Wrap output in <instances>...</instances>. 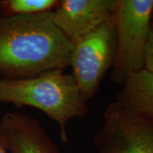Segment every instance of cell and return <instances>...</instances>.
Listing matches in <instances>:
<instances>
[{
  "mask_svg": "<svg viewBox=\"0 0 153 153\" xmlns=\"http://www.w3.org/2000/svg\"><path fill=\"white\" fill-rule=\"evenodd\" d=\"M59 0H0V16H32L52 12Z\"/></svg>",
  "mask_w": 153,
  "mask_h": 153,
  "instance_id": "obj_9",
  "label": "cell"
},
{
  "mask_svg": "<svg viewBox=\"0 0 153 153\" xmlns=\"http://www.w3.org/2000/svg\"><path fill=\"white\" fill-rule=\"evenodd\" d=\"M72 43L55 25L52 12L0 16V76L18 79L69 66Z\"/></svg>",
  "mask_w": 153,
  "mask_h": 153,
  "instance_id": "obj_1",
  "label": "cell"
},
{
  "mask_svg": "<svg viewBox=\"0 0 153 153\" xmlns=\"http://www.w3.org/2000/svg\"><path fill=\"white\" fill-rule=\"evenodd\" d=\"M94 145L98 153H153V125L132 117L112 101L103 112Z\"/></svg>",
  "mask_w": 153,
  "mask_h": 153,
  "instance_id": "obj_5",
  "label": "cell"
},
{
  "mask_svg": "<svg viewBox=\"0 0 153 153\" xmlns=\"http://www.w3.org/2000/svg\"><path fill=\"white\" fill-rule=\"evenodd\" d=\"M146 70L153 72V10L151 17L147 42L145 51V68Z\"/></svg>",
  "mask_w": 153,
  "mask_h": 153,
  "instance_id": "obj_10",
  "label": "cell"
},
{
  "mask_svg": "<svg viewBox=\"0 0 153 153\" xmlns=\"http://www.w3.org/2000/svg\"><path fill=\"white\" fill-rule=\"evenodd\" d=\"M72 43L69 66L83 99L98 93L101 81L113 66L116 49L114 16Z\"/></svg>",
  "mask_w": 153,
  "mask_h": 153,
  "instance_id": "obj_4",
  "label": "cell"
},
{
  "mask_svg": "<svg viewBox=\"0 0 153 153\" xmlns=\"http://www.w3.org/2000/svg\"><path fill=\"white\" fill-rule=\"evenodd\" d=\"M0 142L8 153H60L36 118L18 112L2 117Z\"/></svg>",
  "mask_w": 153,
  "mask_h": 153,
  "instance_id": "obj_7",
  "label": "cell"
},
{
  "mask_svg": "<svg viewBox=\"0 0 153 153\" xmlns=\"http://www.w3.org/2000/svg\"><path fill=\"white\" fill-rule=\"evenodd\" d=\"M153 0H117L115 19L116 49L110 79L122 86L128 76L145 68Z\"/></svg>",
  "mask_w": 153,
  "mask_h": 153,
  "instance_id": "obj_3",
  "label": "cell"
},
{
  "mask_svg": "<svg viewBox=\"0 0 153 153\" xmlns=\"http://www.w3.org/2000/svg\"><path fill=\"white\" fill-rule=\"evenodd\" d=\"M117 0H59L52 11L55 25L71 42L113 14Z\"/></svg>",
  "mask_w": 153,
  "mask_h": 153,
  "instance_id": "obj_6",
  "label": "cell"
},
{
  "mask_svg": "<svg viewBox=\"0 0 153 153\" xmlns=\"http://www.w3.org/2000/svg\"><path fill=\"white\" fill-rule=\"evenodd\" d=\"M127 113L153 125V72L142 69L128 76L114 100Z\"/></svg>",
  "mask_w": 153,
  "mask_h": 153,
  "instance_id": "obj_8",
  "label": "cell"
},
{
  "mask_svg": "<svg viewBox=\"0 0 153 153\" xmlns=\"http://www.w3.org/2000/svg\"><path fill=\"white\" fill-rule=\"evenodd\" d=\"M87 103L74 77L64 70H50L26 78H0V104L42 111L58 123L64 143L68 140L67 123L87 116Z\"/></svg>",
  "mask_w": 153,
  "mask_h": 153,
  "instance_id": "obj_2",
  "label": "cell"
},
{
  "mask_svg": "<svg viewBox=\"0 0 153 153\" xmlns=\"http://www.w3.org/2000/svg\"><path fill=\"white\" fill-rule=\"evenodd\" d=\"M0 153H8L5 150V148L4 147L3 145L1 144V142H0Z\"/></svg>",
  "mask_w": 153,
  "mask_h": 153,
  "instance_id": "obj_11",
  "label": "cell"
}]
</instances>
